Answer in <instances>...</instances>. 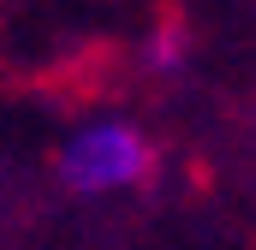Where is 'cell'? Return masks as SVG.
<instances>
[{
    "label": "cell",
    "instance_id": "1",
    "mask_svg": "<svg viewBox=\"0 0 256 250\" xmlns=\"http://www.w3.org/2000/svg\"><path fill=\"white\" fill-rule=\"evenodd\" d=\"M155 149L131 120H90L60 143V185L78 196H114L149 179Z\"/></svg>",
    "mask_w": 256,
    "mask_h": 250
},
{
    "label": "cell",
    "instance_id": "2",
    "mask_svg": "<svg viewBox=\"0 0 256 250\" xmlns=\"http://www.w3.org/2000/svg\"><path fill=\"white\" fill-rule=\"evenodd\" d=\"M149 66H167V72H173V66H179V42H173V36H167V42L155 36V48H149Z\"/></svg>",
    "mask_w": 256,
    "mask_h": 250
}]
</instances>
